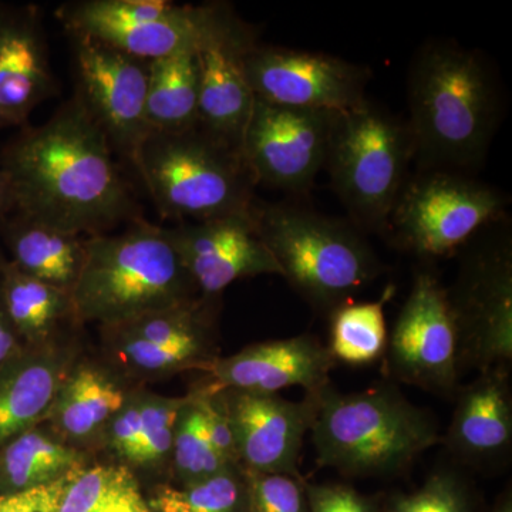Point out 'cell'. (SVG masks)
<instances>
[{
  "label": "cell",
  "mask_w": 512,
  "mask_h": 512,
  "mask_svg": "<svg viewBox=\"0 0 512 512\" xmlns=\"http://www.w3.org/2000/svg\"><path fill=\"white\" fill-rule=\"evenodd\" d=\"M0 164L12 211L33 220L96 237L144 218L109 141L73 96L46 123L19 128L0 148Z\"/></svg>",
  "instance_id": "cell-1"
},
{
  "label": "cell",
  "mask_w": 512,
  "mask_h": 512,
  "mask_svg": "<svg viewBox=\"0 0 512 512\" xmlns=\"http://www.w3.org/2000/svg\"><path fill=\"white\" fill-rule=\"evenodd\" d=\"M407 96L419 170L470 174L484 163L503 106L483 53L454 40L424 43L410 64Z\"/></svg>",
  "instance_id": "cell-2"
},
{
  "label": "cell",
  "mask_w": 512,
  "mask_h": 512,
  "mask_svg": "<svg viewBox=\"0 0 512 512\" xmlns=\"http://www.w3.org/2000/svg\"><path fill=\"white\" fill-rule=\"evenodd\" d=\"M198 296L167 228L143 218L119 234L86 238V258L72 291L82 325L110 328Z\"/></svg>",
  "instance_id": "cell-3"
},
{
  "label": "cell",
  "mask_w": 512,
  "mask_h": 512,
  "mask_svg": "<svg viewBox=\"0 0 512 512\" xmlns=\"http://www.w3.org/2000/svg\"><path fill=\"white\" fill-rule=\"evenodd\" d=\"M131 167L161 220L180 224L254 210L256 183L241 150L200 124L148 134Z\"/></svg>",
  "instance_id": "cell-4"
},
{
  "label": "cell",
  "mask_w": 512,
  "mask_h": 512,
  "mask_svg": "<svg viewBox=\"0 0 512 512\" xmlns=\"http://www.w3.org/2000/svg\"><path fill=\"white\" fill-rule=\"evenodd\" d=\"M313 397L319 466L350 476L394 473L440 441L436 420L394 387L342 394L328 386Z\"/></svg>",
  "instance_id": "cell-5"
},
{
  "label": "cell",
  "mask_w": 512,
  "mask_h": 512,
  "mask_svg": "<svg viewBox=\"0 0 512 512\" xmlns=\"http://www.w3.org/2000/svg\"><path fill=\"white\" fill-rule=\"evenodd\" d=\"M252 221L282 278L316 308L335 311L382 272L375 251L349 222L301 205L258 200Z\"/></svg>",
  "instance_id": "cell-6"
},
{
  "label": "cell",
  "mask_w": 512,
  "mask_h": 512,
  "mask_svg": "<svg viewBox=\"0 0 512 512\" xmlns=\"http://www.w3.org/2000/svg\"><path fill=\"white\" fill-rule=\"evenodd\" d=\"M412 163L407 121L367 99L333 111L325 168L356 228L387 232Z\"/></svg>",
  "instance_id": "cell-7"
},
{
  "label": "cell",
  "mask_w": 512,
  "mask_h": 512,
  "mask_svg": "<svg viewBox=\"0 0 512 512\" xmlns=\"http://www.w3.org/2000/svg\"><path fill=\"white\" fill-rule=\"evenodd\" d=\"M55 15L67 35L92 37L148 62L181 50L197 52L241 20L228 3L168 0H74Z\"/></svg>",
  "instance_id": "cell-8"
},
{
  "label": "cell",
  "mask_w": 512,
  "mask_h": 512,
  "mask_svg": "<svg viewBox=\"0 0 512 512\" xmlns=\"http://www.w3.org/2000/svg\"><path fill=\"white\" fill-rule=\"evenodd\" d=\"M507 202L503 192L470 174L419 170L407 178L387 232L414 254L440 258L503 221Z\"/></svg>",
  "instance_id": "cell-9"
},
{
  "label": "cell",
  "mask_w": 512,
  "mask_h": 512,
  "mask_svg": "<svg viewBox=\"0 0 512 512\" xmlns=\"http://www.w3.org/2000/svg\"><path fill=\"white\" fill-rule=\"evenodd\" d=\"M67 36L74 99L100 128L114 154L133 164L138 148L150 134L146 116L150 62L92 37Z\"/></svg>",
  "instance_id": "cell-10"
},
{
  "label": "cell",
  "mask_w": 512,
  "mask_h": 512,
  "mask_svg": "<svg viewBox=\"0 0 512 512\" xmlns=\"http://www.w3.org/2000/svg\"><path fill=\"white\" fill-rule=\"evenodd\" d=\"M333 111L292 109L256 99L241 154L256 185L303 195L328 154Z\"/></svg>",
  "instance_id": "cell-11"
},
{
  "label": "cell",
  "mask_w": 512,
  "mask_h": 512,
  "mask_svg": "<svg viewBox=\"0 0 512 512\" xmlns=\"http://www.w3.org/2000/svg\"><path fill=\"white\" fill-rule=\"evenodd\" d=\"M256 99L292 109L342 111L367 99L370 70L340 57L256 43L244 56Z\"/></svg>",
  "instance_id": "cell-12"
},
{
  "label": "cell",
  "mask_w": 512,
  "mask_h": 512,
  "mask_svg": "<svg viewBox=\"0 0 512 512\" xmlns=\"http://www.w3.org/2000/svg\"><path fill=\"white\" fill-rule=\"evenodd\" d=\"M389 372L433 392L456 386L460 342L448 291L439 278L421 272L387 340Z\"/></svg>",
  "instance_id": "cell-13"
},
{
  "label": "cell",
  "mask_w": 512,
  "mask_h": 512,
  "mask_svg": "<svg viewBox=\"0 0 512 512\" xmlns=\"http://www.w3.org/2000/svg\"><path fill=\"white\" fill-rule=\"evenodd\" d=\"M507 235L474 252L456 291L448 292L461 356L481 369H494L512 357V259Z\"/></svg>",
  "instance_id": "cell-14"
},
{
  "label": "cell",
  "mask_w": 512,
  "mask_h": 512,
  "mask_svg": "<svg viewBox=\"0 0 512 512\" xmlns=\"http://www.w3.org/2000/svg\"><path fill=\"white\" fill-rule=\"evenodd\" d=\"M167 228L188 274L205 299H220L239 279L282 276L251 215L180 222Z\"/></svg>",
  "instance_id": "cell-15"
},
{
  "label": "cell",
  "mask_w": 512,
  "mask_h": 512,
  "mask_svg": "<svg viewBox=\"0 0 512 512\" xmlns=\"http://www.w3.org/2000/svg\"><path fill=\"white\" fill-rule=\"evenodd\" d=\"M231 421L239 466L252 473L298 477L303 439L311 429L315 397L289 402L278 394L217 392Z\"/></svg>",
  "instance_id": "cell-16"
},
{
  "label": "cell",
  "mask_w": 512,
  "mask_h": 512,
  "mask_svg": "<svg viewBox=\"0 0 512 512\" xmlns=\"http://www.w3.org/2000/svg\"><path fill=\"white\" fill-rule=\"evenodd\" d=\"M59 93L42 9L0 2V130L28 126L33 110Z\"/></svg>",
  "instance_id": "cell-17"
},
{
  "label": "cell",
  "mask_w": 512,
  "mask_h": 512,
  "mask_svg": "<svg viewBox=\"0 0 512 512\" xmlns=\"http://www.w3.org/2000/svg\"><path fill=\"white\" fill-rule=\"evenodd\" d=\"M335 365L330 350L313 336L269 340L215 360L205 370L211 376L210 383L198 392L239 390L276 394L298 386L308 394H318L329 386V373Z\"/></svg>",
  "instance_id": "cell-18"
},
{
  "label": "cell",
  "mask_w": 512,
  "mask_h": 512,
  "mask_svg": "<svg viewBox=\"0 0 512 512\" xmlns=\"http://www.w3.org/2000/svg\"><path fill=\"white\" fill-rule=\"evenodd\" d=\"M77 360L74 330L39 345L22 343L0 369V446L45 423Z\"/></svg>",
  "instance_id": "cell-19"
},
{
  "label": "cell",
  "mask_w": 512,
  "mask_h": 512,
  "mask_svg": "<svg viewBox=\"0 0 512 512\" xmlns=\"http://www.w3.org/2000/svg\"><path fill=\"white\" fill-rule=\"evenodd\" d=\"M258 43L244 20L195 52L198 64V124L241 150L255 96L244 72V56Z\"/></svg>",
  "instance_id": "cell-20"
},
{
  "label": "cell",
  "mask_w": 512,
  "mask_h": 512,
  "mask_svg": "<svg viewBox=\"0 0 512 512\" xmlns=\"http://www.w3.org/2000/svg\"><path fill=\"white\" fill-rule=\"evenodd\" d=\"M130 394L111 367L79 359L64 380L46 421L60 440L83 450L100 440L107 423Z\"/></svg>",
  "instance_id": "cell-21"
},
{
  "label": "cell",
  "mask_w": 512,
  "mask_h": 512,
  "mask_svg": "<svg viewBox=\"0 0 512 512\" xmlns=\"http://www.w3.org/2000/svg\"><path fill=\"white\" fill-rule=\"evenodd\" d=\"M512 440V400L507 373L501 367L483 370L460 394L448 443L470 460L494 458Z\"/></svg>",
  "instance_id": "cell-22"
},
{
  "label": "cell",
  "mask_w": 512,
  "mask_h": 512,
  "mask_svg": "<svg viewBox=\"0 0 512 512\" xmlns=\"http://www.w3.org/2000/svg\"><path fill=\"white\" fill-rule=\"evenodd\" d=\"M86 238L15 211L0 218V244L10 261L32 278L70 293L86 258Z\"/></svg>",
  "instance_id": "cell-23"
},
{
  "label": "cell",
  "mask_w": 512,
  "mask_h": 512,
  "mask_svg": "<svg viewBox=\"0 0 512 512\" xmlns=\"http://www.w3.org/2000/svg\"><path fill=\"white\" fill-rule=\"evenodd\" d=\"M0 282L6 311L23 345H39L83 326L72 293L20 271L0 247Z\"/></svg>",
  "instance_id": "cell-24"
},
{
  "label": "cell",
  "mask_w": 512,
  "mask_h": 512,
  "mask_svg": "<svg viewBox=\"0 0 512 512\" xmlns=\"http://www.w3.org/2000/svg\"><path fill=\"white\" fill-rule=\"evenodd\" d=\"M86 467V451L40 424L0 446V494L45 487Z\"/></svg>",
  "instance_id": "cell-25"
},
{
  "label": "cell",
  "mask_w": 512,
  "mask_h": 512,
  "mask_svg": "<svg viewBox=\"0 0 512 512\" xmlns=\"http://www.w3.org/2000/svg\"><path fill=\"white\" fill-rule=\"evenodd\" d=\"M198 64L194 50L151 60L146 116L150 133H175L198 126Z\"/></svg>",
  "instance_id": "cell-26"
},
{
  "label": "cell",
  "mask_w": 512,
  "mask_h": 512,
  "mask_svg": "<svg viewBox=\"0 0 512 512\" xmlns=\"http://www.w3.org/2000/svg\"><path fill=\"white\" fill-rule=\"evenodd\" d=\"M104 349L109 353L111 369L134 379H157L198 369L205 372L218 359L214 342L158 345L103 332Z\"/></svg>",
  "instance_id": "cell-27"
},
{
  "label": "cell",
  "mask_w": 512,
  "mask_h": 512,
  "mask_svg": "<svg viewBox=\"0 0 512 512\" xmlns=\"http://www.w3.org/2000/svg\"><path fill=\"white\" fill-rule=\"evenodd\" d=\"M147 503L153 512H249L247 477L241 466L228 467L197 483L161 485Z\"/></svg>",
  "instance_id": "cell-28"
},
{
  "label": "cell",
  "mask_w": 512,
  "mask_h": 512,
  "mask_svg": "<svg viewBox=\"0 0 512 512\" xmlns=\"http://www.w3.org/2000/svg\"><path fill=\"white\" fill-rule=\"evenodd\" d=\"M384 302H348L332 312L328 349L335 360L360 366L382 357L387 348Z\"/></svg>",
  "instance_id": "cell-29"
},
{
  "label": "cell",
  "mask_w": 512,
  "mask_h": 512,
  "mask_svg": "<svg viewBox=\"0 0 512 512\" xmlns=\"http://www.w3.org/2000/svg\"><path fill=\"white\" fill-rule=\"evenodd\" d=\"M170 463L180 485L197 483L232 467L212 447L200 403L192 393L178 414Z\"/></svg>",
  "instance_id": "cell-30"
},
{
  "label": "cell",
  "mask_w": 512,
  "mask_h": 512,
  "mask_svg": "<svg viewBox=\"0 0 512 512\" xmlns=\"http://www.w3.org/2000/svg\"><path fill=\"white\" fill-rule=\"evenodd\" d=\"M185 397H163L141 393V446L136 467L156 468L170 463L175 424Z\"/></svg>",
  "instance_id": "cell-31"
},
{
  "label": "cell",
  "mask_w": 512,
  "mask_h": 512,
  "mask_svg": "<svg viewBox=\"0 0 512 512\" xmlns=\"http://www.w3.org/2000/svg\"><path fill=\"white\" fill-rule=\"evenodd\" d=\"M247 477L249 512H308L306 490L289 474L252 473Z\"/></svg>",
  "instance_id": "cell-32"
},
{
  "label": "cell",
  "mask_w": 512,
  "mask_h": 512,
  "mask_svg": "<svg viewBox=\"0 0 512 512\" xmlns=\"http://www.w3.org/2000/svg\"><path fill=\"white\" fill-rule=\"evenodd\" d=\"M390 512H468V505L456 478L440 473L414 493L397 498Z\"/></svg>",
  "instance_id": "cell-33"
},
{
  "label": "cell",
  "mask_w": 512,
  "mask_h": 512,
  "mask_svg": "<svg viewBox=\"0 0 512 512\" xmlns=\"http://www.w3.org/2000/svg\"><path fill=\"white\" fill-rule=\"evenodd\" d=\"M141 431V393H131L124 406L107 423L100 440L107 450L123 461L121 466L136 467Z\"/></svg>",
  "instance_id": "cell-34"
},
{
  "label": "cell",
  "mask_w": 512,
  "mask_h": 512,
  "mask_svg": "<svg viewBox=\"0 0 512 512\" xmlns=\"http://www.w3.org/2000/svg\"><path fill=\"white\" fill-rule=\"evenodd\" d=\"M192 394L200 403L205 430H207L212 447L228 466H239L234 431H232L231 421L225 413L220 396L217 393H202L198 390Z\"/></svg>",
  "instance_id": "cell-35"
},
{
  "label": "cell",
  "mask_w": 512,
  "mask_h": 512,
  "mask_svg": "<svg viewBox=\"0 0 512 512\" xmlns=\"http://www.w3.org/2000/svg\"><path fill=\"white\" fill-rule=\"evenodd\" d=\"M74 474L45 487L0 494V512H59L64 491Z\"/></svg>",
  "instance_id": "cell-36"
},
{
  "label": "cell",
  "mask_w": 512,
  "mask_h": 512,
  "mask_svg": "<svg viewBox=\"0 0 512 512\" xmlns=\"http://www.w3.org/2000/svg\"><path fill=\"white\" fill-rule=\"evenodd\" d=\"M305 490L311 512H372L369 501L345 485H309Z\"/></svg>",
  "instance_id": "cell-37"
},
{
  "label": "cell",
  "mask_w": 512,
  "mask_h": 512,
  "mask_svg": "<svg viewBox=\"0 0 512 512\" xmlns=\"http://www.w3.org/2000/svg\"><path fill=\"white\" fill-rule=\"evenodd\" d=\"M22 346L15 326L6 311L5 299H3L2 282H0V369L6 362L18 352Z\"/></svg>",
  "instance_id": "cell-38"
},
{
  "label": "cell",
  "mask_w": 512,
  "mask_h": 512,
  "mask_svg": "<svg viewBox=\"0 0 512 512\" xmlns=\"http://www.w3.org/2000/svg\"><path fill=\"white\" fill-rule=\"evenodd\" d=\"M12 210V192H10L8 177H6L2 164H0V218L9 214Z\"/></svg>",
  "instance_id": "cell-39"
},
{
  "label": "cell",
  "mask_w": 512,
  "mask_h": 512,
  "mask_svg": "<svg viewBox=\"0 0 512 512\" xmlns=\"http://www.w3.org/2000/svg\"><path fill=\"white\" fill-rule=\"evenodd\" d=\"M501 512H511L510 508H507V510H503Z\"/></svg>",
  "instance_id": "cell-40"
}]
</instances>
